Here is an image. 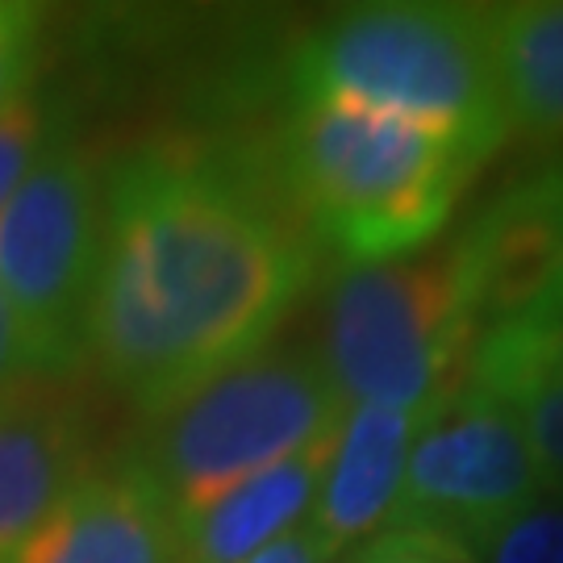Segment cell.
Masks as SVG:
<instances>
[{
    "mask_svg": "<svg viewBox=\"0 0 563 563\" xmlns=\"http://www.w3.org/2000/svg\"><path fill=\"white\" fill-rule=\"evenodd\" d=\"M334 443V439H330ZM330 443L309 446L292 460L255 472L222 497L180 518V563H246L263 547L305 526L318 501Z\"/></svg>",
    "mask_w": 563,
    "mask_h": 563,
    "instance_id": "7c38bea8",
    "label": "cell"
},
{
    "mask_svg": "<svg viewBox=\"0 0 563 563\" xmlns=\"http://www.w3.org/2000/svg\"><path fill=\"white\" fill-rule=\"evenodd\" d=\"M292 97L422 125L484 159L509 139L493 4L388 0L346 9L297 46Z\"/></svg>",
    "mask_w": 563,
    "mask_h": 563,
    "instance_id": "7a4b0ae2",
    "label": "cell"
},
{
    "mask_svg": "<svg viewBox=\"0 0 563 563\" xmlns=\"http://www.w3.org/2000/svg\"><path fill=\"white\" fill-rule=\"evenodd\" d=\"M530 380H563V313L497 325L481 334L472 351L467 384L484 393L505 397L509 388Z\"/></svg>",
    "mask_w": 563,
    "mask_h": 563,
    "instance_id": "5bb4252c",
    "label": "cell"
},
{
    "mask_svg": "<svg viewBox=\"0 0 563 563\" xmlns=\"http://www.w3.org/2000/svg\"><path fill=\"white\" fill-rule=\"evenodd\" d=\"M38 25L34 4H0V109L30 97V76L38 63Z\"/></svg>",
    "mask_w": 563,
    "mask_h": 563,
    "instance_id": "d6986e66",
    "label": "cell"
},
{
    "mask_svg": "<svg viewBox=\"0 0 563 563\" xmlns=\"http://www.w3.org/2000/svg\"><path fill=\"white\" fill-rule=\"evenodd\" d=\"M46 151V113L34 97H21L0 109V209L30 176V167Z\"/></svg>",
    "mask_w": 563,
    "mask_h": 563,
    "instance_id": "ac0fdd59",
    "label": "cell"
},
{
    "mask_svg": "<svg viewBox=\"0 0 563 563\" xmlns=\"http://www.w3.org/2000/svg\"><path fill=\"white\" fill-rule=\"evenodd\" d=\"M0 563H180V526L134 460L88 472Z\"/></svg>",
    "mask_w": 563,
    "mask_h": 563,
    "instance_id": "9c48e42d",
    "label": "cell"
},
{
    "mask_svg": "<svg viewBox=\"0 0 563 563\" xmlns=\"http://www.w3.org/2000/svg\"><path fill=\"white\" fill-rule=\"evenodd\" d=\"M481 163L472 146L422 125L297 104L280 134V192L313 246L363 267L426 251Z\"/></svg>",
    "mask_w": 563,
    "mask_h": 563,
    "instance_id": "3957f363",
    "label": "cell"
},
{
    "mask_svg": "<svg viewBox=\"0 0 563 563\" xmlns=\"http://www.w3.org/2000/svg\"><path fill=\"white\" fill-rule=\"evenodd\" d=\"M481 563H563V501L539 497L493 530L476 551Z\"/></svg>",
    "mask_w": 563,
    "mask_h": 563,
    "instance_id": "2e32d148",
    "label": "cell"
},
{
    "mask_svg": "<svg viewBox=\"0 0 563 563\" xmlns=\"http://www.w3.org/2000/svg\"><path fill=\"white\" fill-rule=\"evenodd\" d=\"M346 563H481L472 547L422 526H384L367 543L351 547Z\"/></svg>",
    "mask_w": 563,
    "mask_h": 563,
    "instance_id": "e0dca14e",
    "label": "cell"
},
{
    "mask_svg": "<svg viewBox=\"0 0 563 563\" xmlns=\"http://www.w3.org/2000/svg\"><path fill=\"white\" fill-rule=\"evenodd\" d=\"M346 401L313 351L263 346L155 418L134 455L176 522L255 472L339 434Z\"/></svg>",
    "mask_w": 563,
    "mask_h": 563,
    "instance_id": "5b68a950",
    "label": "cell"
},
{
    "mask_svg": "<svg viewBox=\"0 0 563 563\" xmlns=\"http://www.w3.org/2000/svg\"><path fill=\"white\" fill-rule=\"evenodd\" d=\"M92 472L88 422L55 380L0 405V560Z\"/></svg>",
    "mask_w": 563,
    "mask_h": 563,
    "instance_id": "8fae6325",
    "label": "cell"
},
{
    "mask_svg": "<svg viewBox=\"0 0 563 563\" xmlns=\"http://www.w3.org/2000/svg\"><path fill=\"white\" fill-rule=\"evenodd\" d=\"M455 255L481 334L534 318L563 260V167L505 188L455 239Z\"/></svg>",
    "mask_w": 563,
    "mask_h": 563,
    "instance_id": "ba28073f",
    "label": "cell"
},
{
    "mask_svg": "<svg viewBox=\"0 0 563 563\" xmlns=\"http://www.w3.org/2000/svg\"><path fill=\"white\" fill-rule=\"evenodd\" d=\"M543 497L509 401L463 380L413 434L388 526H422L481 551L493 530Z\"/></svg>",
    "mask_w": 563,
    "mask_h": 563,
    "instance_id": "52a82bcc",
    "label": "cell"
},
{
    "mask_svg": "<svg viewBox=\"0 0 563 563\" xmlns=\"http://www.w3.org/2000/svg\"><path fill=\"white\" fill-rule=\"evenodd\" d=\"M422 422L426 418H413L401 409H380V405L346 409L339 434L330 443V455H325L318 501L305 518L330 560L367 543L393 522V509L401 501L409 446Z\"/></svg>",
    "mask_w": 563,
    "mask_h": 563,
    "instance_id": "30bf717a",
    "label": "cell"
},
{
    "mask_svg": "<svg viewBox=\"0 0 563 563\" xmlns=\"http://www.w3.org/2000/svg\"><path fill=\"white\" fill-rule=\"evenodd\" d=\"M313 255L276 188L246 167L142 146L104 176L88 360L159 418L267 346L313 276Z\"/></svg>",
    "mask_w": 563,
    "mask_h": 563,
    "instance_id": "6da1fadb",
    "label": "cell"
},
{
    "mask_svg": "<svg viewBox=\"0 0 563 563\" xmlns=\"http://www.w3.org/2000/svg\"><path fill=\"white\" fill-rule=\"evenodd\" d=\"M104 180L80 146L46 142L0 209V297L21 322L42 376L88 360V309L101 263Z\"/></svg>",
    "mask_w": 563,
    "mask_h": 563,
    "instance_id": "8992f818",
    "label": "cell"
},
{
    "mask_svg": "<svg viewBox=\"0 0 563 563\" xmlns=\"http://www.w3.org/2000/svg\"><path fill=\"white\" fill-rule=\"evenodd\" d=\"M38 380H51V376L38 372V360H34V351H30L25 330H21V322L13 318L9 301L0 297V405L9 401V397H18V393H25L30 384H38Z\"/></svg>",
    "mask_w": 563,
    "mask_h": 563,
    "instance_id": "ffe728a7",
    "label": "cell"
},
{
    "mask_svg": "<svg viewBox=\"0 0 563 563\" xmlns=\"http://www.w3.org/2000/svg\"><path fill=\"white\" fill-rule=\"evenodd\" d=\"M555 313H563V260H560V272H555V284H551V292H547V305L534 318H555ZM526 322H530V318H526Z\"/></svg>",
    "mask_w": 563,
    "mask_h": 563,
    "instance_id": "7402d4cb",
    "label": "cell"
},
{
    "mask_svg": "<svg viewBox=\"0 0 563 563\" xmlns=\"http://www.w3.org/2000/svg\"><path fill=\"white\" fill-rule=\"evenodd\" d=\"M501 401H509L514 418L522 426L526 451H530L543 497L563 501V380L518 384Z\"/></svg>",
    "mask_w": 563,
    "mask_h": 563,
    "instance_id": "9a60e30c",
    "label": "cell"
},
{
    "mask_svg": "<svg viewBox=\"0 0 563 563\" xmlns=\"http://www.w3.org/2000/svg\"><path fill=\"white\" fill-rule=\"evenodd\" d=\"M246 563H334V560L325 555V547L313 539L309 526H297V530H288V534L276 539L272 547H263L260 555Z\"/></svg>",
    "mask_w": 563,
    "mask_h": 563,
    "instance_id": "44dd1931",
    "label": "cell"
},
{
    "mask_svg": "<svg viewBox=\"0 0 563 563\" xmlns=\"http://www.w3.org/2000/svg\"><path fill=\"white\" fill-rule=\"evenodd\" d=\"M481 325L463 288L455 242L405 260L342 267L322 322L330 384L351 405L430 418L467 380Z\"/></svg>",
    "mask_w": 563,
    "mask_h": 563,
    "instance_id": "277c9868",
    "label": "cell"
},
{
    "mask_svg": "<svg viewBox=\"0 0 563 563\" xmlns=\"http://www.w3.org/2000/svg\"><path fill=\"white\" fill-rule=\"evenodd\" d=\"M493 46L509 134L563 142V0L493 4Z\"/></svg>",
    "mask_w": 563,
    "mask_h": 563,
    "instance_id": "4fadbf2b",
    "label": "cell"
}]
</instances>
